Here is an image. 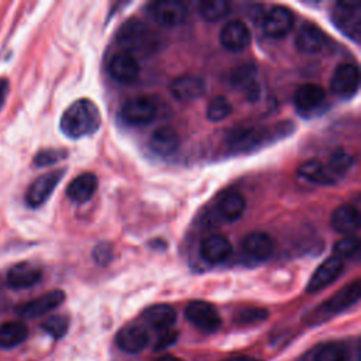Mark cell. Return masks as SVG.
Wrapping results in <instances>:
<instances>
[{
    "mask_svg": "<svg viewBox=\"0 0 361 361\" xmlns=\"http://www.w3.org/2000/svg\"><path fill=\"white\" fill-rule=\"evenodd\" d=\"M61 131L73 140L94 134L102 126V114L90 99H78L66 107L61 117Z\"/></svg>",
    "mask_w": 361,
    "mask_h": 361,
    "instance_id": "obj_1",
    "label": "cell"
},
{
    "mask_svg": "<svg viewBox=\"0 0 361 361\" xmlns=\"http://www.w3.org/2000/svg\"><path fill=\"white\" fill-rule=\"evenodd\" d=\"M295 127L292 123H279L274 130L267 127H244L234 130L228 137V147L233 154H245L251 152L261 145L272 142L274 138H281L289 134Z\"/></svg>",
    "mask_w": 361,
    "mask_h": 361,
    "instance_id": "obj_2",
    "label": "cell"
},
{
    "mask_svg": "<svg viewBox=\"0 0 361 361\" xmlns=\"http://www.w3.org/2000/svg\"><path fill=\"white\" fill-rule=\"evenodd\" d=\"M117 44L128 54L148 52L155 47V37L152 31L140 20H128L117 31Z\"/></svg>",
    "mask_w": 361,
    "mask_h": 361,
    "instance_id": "obj_3",
    "label": "cell"
},
{
    "mask_svg": "<svg viewBox=\"0 0 361 361\" xmlns=\"http://www.w3.org/2000/svg\"><path fill=\"white\" fill-rule=\"evenodd\" d=\"M334 25L355 44L361 39V3L337 1L331 10Z\"/></svg>",
    "mask_w": 361,
    "mask_h": 361,
    "instance_id": "obj_4",
    "label": "cell"
},
{
    "mask_svg": "<svg viewBox=\"0 0 361 361\" xmlns=\"http://www.w3.org/2000/svg\"><path fill=\"white\" fill-rule=\"evenodd\" d=\"M185 316L196 329L204 333H214L221 324L216 307L204 300H192L185 309Z\"/></svg>",
    "mask_w": 361,
    "mask_h": 361,
    "instance_id": "obj_5",
    "label": "cell"
},
{
    "mask_svg": "<svg viewBox=\"0 0 361 361\" xmlns=\"http://www.w3.org/2000/svg\"><path fill=\"white\" fill-rule=\"evenodd\" d=\"M360 86V71L354 63H340L330 79V90L341 99L353 97Z\"/></svg>",
    "mask_w": 361,
    "mask_h": 361,
    "instance_id": "obj_6",
    "label": "cell"
},
{
    "mask_svg": "<svg viewBox=\"0 0 361 361\" xmlns=\"http://www.w3.org/2000/svg\"><path fill=\"white\" fill-rule=\"evenodd\" d=\"M63 175L65 169H55L38 176L25 192V203L30 207H39L41 204H44L52 195L54 189L58 186Z\"/></svg>",
    "mask_w": 361,
    "mask_h": 361,
    "instance_id": "obj_7",
    "label": "cell"
},
{
    "mask_svg": "<svg viewBox=\"0 0 361 361\" xmlns=\"http://www.w3.org/2000/svg\"><path fill=\"white\" fill-rule=\"evenodd\" d=\"M148 11L157 24L166 28H172L183 24L188 16V8L185 3L178 0H164V1L151 3L148 7Z\"/></svg>",
    "mask_w": 361,
    "mask_h": 361,
    "instance_id": "obj_8",
    "label": "cell"
},
{
    "mask_svg": "<svg viewBox=\"0 0 361 361\" xmlns=\"http://www.w3.org/2000/svg\"><path fill=\"white\" fill-rule=\"evenodd\" d=\"M230 82L248 102L259 99L261 85L258 79V69L254 63H243L237 66L230 75Z\"/></svg>",
    "mask_w": 361,
    "mask_h": 361,
    "instance_id": "obj_9",
    "label": "cell"
},
{
    "mask_svg": "<svg viewBox=\"0 0 361 361\" xmlns=\"http://www.w3.org/2000/svg\"><path fill=\"white\" fill-rule=\"evenodd\" d=\"M120 117L130 126H144L157 117V104L147 96L128 100L120 110Z\"/></svg>",
    "mask_w": 361,
    "mask_h": 361,
    "instance_id": "obj_10",
    "label": "cell"
},
{
    "mask_svg": "<svg viewBox=\"0 0 361 361\" xmlns=\"http://www.w3.org/2000/svg\"><path fill=\"white\" fill-rule=\"evenodd\" d=\"M63 300H65V292L61 289H54V290L45 292L44 295L32 300L23 303L16 309V313L25 319H35L56 309L63 303Z\"/></svg>",
    "mask_w": 361,
    "mask_h": 361,
    "instance_id": "obj_11",
    "label": "cell"
},
{
    "mask_svg": "<svg viewBox=\"0 0 361 361\" xmlns=\"http://www.w3.org/2000/svg\"><path fill=\"white\" fill-rule=\"evenodd\" d=\"M261 25L268 37L275 39L283 38L293 27V14L286 7L274 6L264 14Z\"/></svg>",
    "mask_w": 361,
    "mask_h": 361,
    "instance_id": "obj_12",
    "label": "cell"
},
{
    "mask_svg": "<svg viewBox=\"0 0 361 361\" xmlns=\"http://www.w3.org/2000/svg\"><path fill=\"white\" fill-rule=\"evenodd\" d=\"M42 278V269L28 261L13 265L6 274V285L11 289H28L37 285Z\"/></svg>",
    "mask_w": 361,
    "mask_h": 361,
    "instance_id": "obj_13",
    "label": "cell"
},
{
    "mask_svg": "<svg viewBox=\"0 0 361 361\" xmlns=\"http://www.w3.org/2000/svg\"><path fill=\"white\" fill-rule=\"evenodd\" d=\"M341 271H343V259L337 255L329 257L314 269V272L312 274L307 282L306 290L309 293H316L324 289L338 278Z\"/></svg>",
    "mask_w": 361,
    "mask_h": 361,
    "instance_id": "obj_14",
    "label": "cell"
},
{
    "mask_svg": "<svg viewBox=\"0 0 361 361\" xmlns=\"http://www.w3.org/2000/svg\"><path fill=\"white\" fill-rule=\"evenodd\" d=\"M206 89L204 80L196 75H180L175 78L169 85L171 94L178 102H193L203 96Z\"/></svg>",
    "mask_w": 361,
    "mask_h": 361,
    "instance_id": "obj_15",
    "label": "cell"
},
{
    "mask_svg": "<svg viewBox=\"0 0 361 361\" xmlns=\"http://www.w3.org/2000/svg\"><path fill=\"white\" fill-rule=\"evenodd\" d=\"M220 42L231 52L244 51L251 42L250 30L245 23L240 20L228 21L220 31Z\"/></svg>",
    "mask_w": 361,
    "mask_h": 361,
    "instance_id": "obj_16",
    "label": "cell"
},
{
    "mask_svg": "<svg viewBox=\"0 0 361 361\" xmlns=\"http://www.w3.org/2000/svg\"><path fill=\"white\" fill-rule=\"evenodd\" d=\"M326 90L316 83L300 85L293 94V104L300 114H307L323 106Z\"/></svg>",
    "mask_w": 361,
    "mask_h": 361,
    "instance_id": "obj_17",
    "label": "cell"
},
{
    "mask_svg": "<svg viewBox=\"0 0 361 361\" xmlns=\"http://www.w3.org/2000/svg\"><path fill=\"white\" fill-rule=\"evenodd\" d=\"M360 293H361V285H360V281L357 279V281L343 286L338 292H336L333 296H330L322 305L320 310L326 314L341 313L358 302Z\"/></svg>",
    "mask_w": 361,
    "mask_h": 361,
    "instance_id": "obj_18",
    "label": "cell"
},
{
    "mask_svg": "<svg viewBox=\"0 0 361 361\" xmlns=\"http://www.w3.org/2000/svg\"><path fill=\"white\" fill-rule=\"evenodd\" d=\"M149 341V336L147 330L140 324H128L123 327L117 336L116 343L120 350L128 354H137L142 351Z\"/></svg>",
    "mask_w": 361,
    "mask_h": 361,
    "instance_id": "obj_19",
    "label": "cell"
},
{
    "mask_svg": "<svg viewBox=\"0 0 361 361\" xmlns=\"http://www.w3.org/2000/svg\"><path fill=\"white\" fill-rule=\"evenodd\" d=\"M241 248L245 255H248L252 259L264 261L271 257L275 248L274 238L264 231H252L247 234L243 240Z\"/></svg>",
    "mask_w": 361,
    "mask_h": 361,
    "instance_id": "obj_20",
    "label": "cell"
},
{
    "mask_svg": "<svg viewBox=\"0 0 361 361\" xmlns=\"http://www.w3.org/2000/svg\"><path fill=\"white\" fill-rule=\"evenodd\" d=\"M231 252V243L220 234L206 237L200 244V255L209 264H221L230 258Z\"/></svg>",
    "mask_w": 361,
    "mask_h": 361,
    "instance_id": "obj_21",
    "label": "cell"
},
{
    "mask_svg": "<svg viewBox=\"0 0 361 361\" xmlns=\"http://www.w3.org/2000/svg\"><path fill=\"white\" fill-rule=\"evenodd\" d=\"M180 144V138L179 134L171 128V127H159L157 128L148 141L149 149L161 157H169L172 154H175L179 148Z\"/></svg>",
    "mask_w": 361,
    "mask_h": 361,
    "instance_id": "obj_22",
    "label": "cell"
},
{
    "mask_svg": "<svg viewBox=\"0 0 361 361\" xmlns=\"http://www.w3.org/2000/svg\"><path fill=\"white\" fill-rule=\"evenodd\" d=\"M109 72L117 82L130 83L137 79L140 73V65L133 55L120 52L111 58L109 63Z\"/></svg>",
    "mask_w": 361,
    "mask_h": 361,
    "instance_id": "obj_23",
    "label": "cell"
},
{
    "mask_svg": "<svg viewBox=\"0 0 361 361\" xmlns=\"http://www.w3.org/2000/svg\"><path fill=\"white\" fill-rule=\"evenodd\" d=\"M97 189V176L92 172H83L73 178L66 188V196L75 203L90 200Z\"/></svg>",
    "mask_w": 361,
    "mask_h": 361,
    "instance_id": "obj_24",
    "label": "cell"
},
{
    "mask_svg": "<svg viewBox=\"0 0 361 361\" xmlns=\"http://www.w3.org/2000/svg\"><path fill=\"white\" fill-rule=\"evenodd\" d=\"M331 226L336 231L351 235L360 228L358 209L350 203L338 206L331 214Z\"/></svg>",
    "mask_w": 361,
    "mask_h": 361,
    "instance_id": "obj_25",
    "label": "cell"
},
{
    "mask_svg": "<svg viewBox=\"0 0 361 361\" xmlns=\"http://www.w3.org/2000/svg\"><path fill=\"white\" fill-rule=\"evenodd\" d=\"M295 45L303 54H316L324 45V34L314 24H303L296 34Z\"/></svg>",
    "mask_w": 361,
    "mask_h": 361,
    "instance_id": "obj_26",
    "label": "cell"
},
{
    "mask_svg": "<svg viewBox=\"0 0 361 361\" xmlns=\"http://www.w3.org/2000/svg\"><path fill=\"white\" fill-rule=\"evenodd\" d=\"M142 317L147 322V324H149L152 329L159 331H166V330H171V327L175 324L176 312L172 306L159 303L145 309L142 313Z\"/></svg>",
    "mask_w": 361,
    "mask_h": 361,
    "instance_id": "obj_27",
    "label": "cell"
},
{
    "mask_svg": "<svg viewBox=\"0 0 361 361\" xmlns=\"http://www.w3.org/2000/svg\"><path fill=\"white\" fill-rule=\"evenodd\" d=\"M245 199L240 192H226L217 202L220 216L228 221L238 220L245 212Z\"/></svg>",
    "mask_w": 361,
    "mask_h": 361,
    "instance_id": "obj_28",
    "label": "cell"
},
{
    "mask_svg": "<svg viewBox=\"0 0 361 361\" xmlns=\"http://www.w3.org/2000/svg\"><path fill=\"white\" fill-rule=\"evenodd\" d=\"M298 173L305 178L309 182L317 183V185H331L337 182V179L333 176V173L329 171L327 165L317 159H310L302 164L298 169Z\"/></svg>",
    "mask_w": 361,
    "mask_h": 361,
    "instance_id": "obj_29",
    "label": "cell"
},
{
    "mask_svg": "<svg viewBox=\"0 0 361 361\" xmlns=\"http://www.w3.org/2000/svg\"><path fill=\"white\" fill-rule=\"evenodd\" d=\"M28 337V327L23 322L11 320L0 324V348H14Z\"/></svg>",
    "mask_w": 361,
    "mask_h": 361,
    "instance_id": "obj_30",
    "label": "cell"
},
{
    "mask_svg": "<svg viewBox=\"0 0 361 361\" xmlns=\"http://www.w3.org/2000/svg\"><path fill=\"white\" fill-rule=\"evenodd\" d=\"M354 164L353 157L343 148H337L329 158V162L326 164L329 171L333 173V176L338 180L343 175H345Z\"/></svg>",
    "mask_w": 361,
    "mask_h": 361,
    "instance_id": "obj_31",
    "label": "cell"
},
{
    "mask_svg": "<svg viewBox=\"0 0 361 361\" xmlns=\"http://www.w3.org/2000/svg\"><path fill=\"white\" fill-rule=\"evenodd\" d=\"M231 8V4L224 0H210V1H202L199 4V13L200 16L207 21H219L228 16Z\"/></svg>",
    "mask_w": 361,
    "mask_h": 361,
    "instance_id": "obj_32",
    "label": "cell"
},
{
    "mask_svg": "<svg viewBox=\"0 0 361 361\" xmlns=\"http://www.w3.org/2000/svg\"><path fill=\"white\" fill-rule=\"evenodd\" d=\"M314 361H350V353L341 343H329L317 350Z\"/></svg>",
    "mask_w": 361,
    "mask_h": 361,
    "instance_id": "obj_33",
    "label": "cell"
},
{
    "mask_svg": "<svg viewBox=\"0 0 361 361\" xmlns=\"http://www.w3.org/2000/svg\"><path fill=\"white\" fill-rule=\"evenodd\" d=\"M231 103L224 96H216L210 100L206 110V116L210 121L216 123L227 118L231 114Z\"/></svg>",
    "mask_w": 361,
    "mask_h": 361,
    "instance_id": "obj_34",
    "label": "cell"
},
{
    "mask_svg": "<svg viewBox=\"0 0 361 361\" xmlns=\"http://www.w3.org/2000/svg\"><path fill=\"white\" fill-rule=\"evenodd\" d=\"M41 329L54 338H61L69 329V319L66 316H51L41 323Z\"/></svg>",
    "mask_w": 361,
    "mask_h": 361,
    "instance_id": "obj_35",
    "label": "cell"
},
{
    "mask_svg": "<svg viewBox=\"0 0 361 361\" xmlns=\"http://www.w3.org/2000/svg\"><path fill=\"white\" fill-rule=\"evenodd\" d=\"M358 250H360V240L354 235H347L334 243L333 255H337L343 259V258L353 257L354 254L358 252Z\"/></svg>",
    "mask_w": 361,
    "mask_h": 361,
    "instance_id": "obj_36",
    "label": "cell"
},
{
    "mask_svg": "<svg viewBox=\"0 0 361 361\" xmlns=\"http://www.w3.org/2000/svg\"><path fill=\"white\" fill-rule=\"evenodd\" d=\"M268 316H269V313L267 309L245 307L235 314V322L238 324H254V323L264 322L265 319H268Z\"/></svg>",
    "mask_w": 361,
    "mask_h": 361,
    "instance_id": "obj_37",
    "label": "cell"
},
{
    "mask_svg": "<svg viewBox=\"0 0 361 361\" xmlns=\"http://www.w3.org/2000/svg\"><path fill=\"white\" fill-rule=\"evenodd\" d=\"M66 157V151L65 149H58V148H48V149H42L39 152L35 154L34 157V164L37 166H49L54 165L56 162H59L61 159H63Z\"/></svg>",
    "mask_w": 361,
    "mask_h": 361,
    "instance_id": "obj_38",
    "label": "cell"
},
{
    "mask_svg": "<svg viewBox=\"0 0 361 361\" xmlns=\"http://www.w3.org/2000/svg\"><path fill=\"white\" fill-rule=\"evenodd\" d=\"M113 254H114V250L110 243H100L93 250V259L99 265H106L113 259Z\"/></svg>",
    "mask_w": 361,
    "mask_h": 361,
    "instance_id": "obj_39",
    "label": "cell"
},
{
    "mask_svg": "<svg viewBox=\"0 0 361 361\" xmlns=\"http://www.w3.org/2000/svg\"><path fill=\"white\" fill-rule=\"evenodd\" d=\"M178 338V333L176 331H172V330H166V331H162L159 338L157 340L155 345H154V350L155 351H159V350H164L169 345H172Z\"/></svg>",
    "mask_w": 361,
    "mask_h": 361,
    "instance_id": "obj_40",
    "label": "cell"
},
{
    "mask_svg": "<svg viewBox=\"0 0 361 361\" xmlns=\"http://www.w3.org/2000/svg\"><path fill=\"white\" fill-rule=\"evenodd\" d=\"M8 89H10V83L6 78H0V110L4 106V102L7 99L8 94Z\"/></svg>",
    "mask_w": 361,
    "mask_h": 361,
    "instance_id": "obj_41",
    "label": "cell"
},
{
    "mask_svg": "<svg viewBox=\"0 0 361 361\" xmlns=\"http://www.w3.org/2000/svg\"><path fill=\"white\" fill-rule=\"evenodd\" d=\"M224 361H259V360L255 357H251V355H235V357L227 358Z\"/></svg>",
    "mask_w": 361,
    "mask_h": 361,
    "instance_id": "obj_42",
    "label": "cell"
},
{
    "mask_svg": "<svg viewBox=\"0 0 361 361\" xmlns=\"http://www.w3.org/2000/svg\"><path fill=\"white\" fill-rule=\"evenodd\" d=\"M154 361H182L179 357L176 355H171V354H165V355H161L158 358H155Z\"/></svg>",
    "mask_w": 361,
    "mask_h": 361,
    "instance_id": "obj_43",
    "label": "cell"
}]
</instances>
